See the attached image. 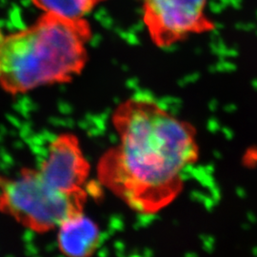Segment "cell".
I'll return each instance as SVG.
<instances>
[{"mask_svg": "<svg viewBox=\"0 0 257 257\" xmlns=\"http://www.w3.org/2000/svg\"><path fill=\"white\" fill-rule=\"evenodd\" d=\"M119 142L100 157L98 179L128 207L154 214L183 191V172L199 159L193 125L146 96H133L113 110Z\"/></svg>", "mask_w": 257, "mask_h": 257, "instance_id": "6da1fadb", "label": "cell"}, {"mask_svg": "<svg viewBox=\"0 0 257 257\" xmlns=\"http://www.w3.org/2000/svg\"><path fill=\"white\" fill-rule=\"evenodd\" d=\"M92 37L87 19L51 13L27 27L0 34V88L19 95L71 82L86 67Z\"/></svg>", "mask_w": 257, "mask_h": 257, "instance_id": "7a4b0ae2", "label": "cell"}, {"mask_svg": "<svg viewBox=\"0 0 257 257\" xmlns=\"http://www.w3.org/2000/svg\"><path fill=\"white\" fill-rule=\"evenodd\" d=\"M88 193H65L47 183L38 169H22L15 178L0 175V211L38 233L59 227L83 212Z\"/></svg>", "mask_w": 257, "mask_h": 257, "instance_id": "3957f363", "label": "cell"}, {"mask_svg": "<svg viewBox=\"0 0 257 257\" xmlns=\"http://www.w3.org/2000/svg\"><path fill=\"white\" fill-rule=\"evenodd\" d=\"M148 35L158 48H169L194 35L211 33L215 24L208 0H141Z\"/></svg>", "mask_w": 257, "mask_h": 257, "instance_id": "277c9868", "label": "cell"}, {"mask_svg": "<svg viewBox=\"0 0 257 257\" xmlns=\"http://www.w3.org/2000/svg\"><path fill=\"white\" fill-rule=\"evenodd\" d=\"M47 183L65 193L84 190L91 167L83 154L78 138L64 133L53 140L47 158L38 169Z\"/></svg>", "mask_w": 257, "mask_h": 257, "instance_id": "5b68a950", "label": "cell"}, {"mask_svg": "<svg viewBox=\"0 0 257 257\" xmlns=\"http://www.w3.org/2000/svg\"><path fill=\"white\" fill-rule=\"evenodd\" d=\"M57 243L67 257H91L100 245V230L89 217L75 214L59 225Z\"/></svg>", "mask_w": 257, "mask_h": 257, "instance_id": "8992f818", "label": "cell"}, {"mask_svg": "<svg viewBox=\"0 0 257 257\" xmlns=\"http://www.w3.org/2000/svg\"><path fill=\"white\" fill-rule=\"evenodd\" d=\"M37 9L66 19H85L104 0H31Z\"/></svg>", "mask_w": 257, "mask_h": 257, "instance_id": "52a82bcc", "label": "cell"}]
</instances>
